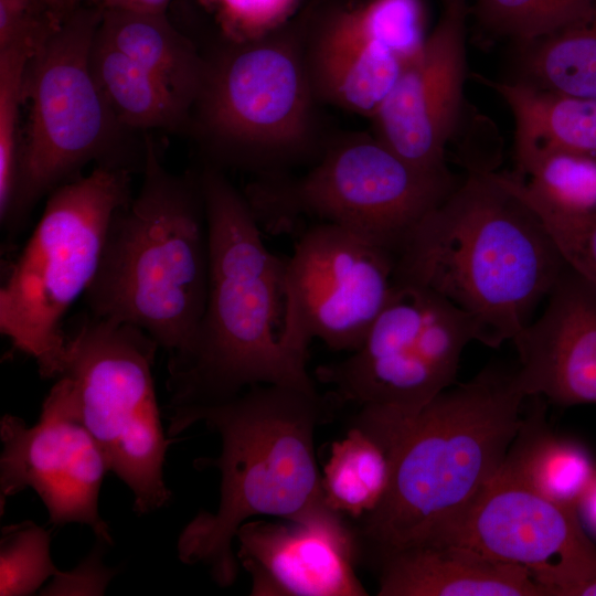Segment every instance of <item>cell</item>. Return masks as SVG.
<instances>
[{
  "instance_id": "1",
  "label": "cell",
  "mask_w": 596,
  "mask_h": 596,
  "mask_svg": "<svg viewBox=\"0 0 596 596\" xmlns=\"http://www.w3.org/2000/svg\"><path fill=\"white\" fill-rule=\"evenodd\" d=\"M210 234L204 311L187 350L168 358V409L228 400L274 384L318 392L285 340L286 259L272 253L244 194L222 169L200 171Z\"/></svg>"
},
{
  "instance_id": "2",
  "label": "cell",
  "mask_w": 596,
  "mask_h": 596,
  "mask_svg": "<svg viewBox=\"0 0 596 596\" xmlns=\"http://www.w3.org/2000/svg\"><path fill=\"white\" fill-rule=\"evenodd\" d=\"M328 415L319 392L274 384L254 385L209 405L169 409V436L203 422L221 438L217 457L194 461L198 469L220 471L219 505L183 528L179 560L203 565L216 585L228 587L240 566L232 543L244 522L257 515L299 519L327 505L315 434Z\"/></svg>"
},
{
  "instance_id": "3",
  "label": "cell",
  "mask_w": 596,
  "mask_h": 596,
  "mask_svg": "<svg viewBox=\"0 0 596 596\" xmlns=\"http://www.w3.org/2000/svg\"><path fill=\"white\" fill-rule=\"evenodd\" d=\"M565 266L533 211L494 171L473 168L415 227L394 281L444 296L473 320L477 341L498 348L531 322Z\"/></svg>"
},
{
  "instance_id": "4",
  "label": "cell",
  "mask_w": 596,
  "mask_h": 596,
  "mask_svg": "<svg viewBox=\"0 0 596 596\" xmlns=\"http://www.w3.org/2000/svg\"><path fill=\"white\" fill-rule=\"evenodd\" d=\"M528 398L515 370L489 366L436 396L401 437L382 502L359 520L374 561L433 539L500 470Z\"/></svg>"
},
{
  "instance_id": "5",
  "label": "cell",
  "mask_w": 596,
  "mask_h": 596,
  "mask_svg": "<svg viewBox=\"0 0 596 596\" xmlns=\"http://www.w3.org/2000/svg\"><path fill=\"white\" fill-rule=\"evenodd\" d=\"M142 182L109 224L87 311L149 334L169 358L182 354L201 321L210 234L199 172L175 174L145 141Z\"/></svg>"
},
{
  "instance_id": "6",
  "label": "cell",
  "mask_w": 596,
  "mask_h": 596,
  "mask_svg": "<svg viewBox=\"0 0 596 596\" xmlns=\"http://www.w3.org/2000/svg\"><path fill=\"white\" fill-rule=\"evenodd\" d=\"M127 169L96 166L53 190L0 288V332L43 379L63 374L64 318L93 280L116 211L131 198Z\"/></svg>"
},
{
  "instance_id": "7",
  "label": "cell",
  "mask_w": 596,
  "mask_h": 596,
  "mask_svg": "<svg viewBox=\"0 0 596 596\" xmlns=\"http://www.w3.org/2000/svg\"><path fill=\"white\" fill-rule=\"evenodd\" d=\"M316 100L300 14L265 38L224 42L206 57L190 124L209 152V164L273 175L312 151Z\"/></svg>"
},
{
  "instance_id": "8",
  "label": "cell",
  "mask_w": 596,
  "mask_h": 596,
  "mask_svg": "<svg viewBox=\"0 0 596 596\" xmlns=\"http://www.w3.org/2000/svg\"><path fill=\"white\" fill-rule=\"evenodd\" d=\"M459 181L449 170L411 164L375 135H358L324 149L304 175H266L243 194L268 233L288 232L309 216L349 230L396 260L415 227Z\"/></svg>"
},
{
  "instance_id": "9",
  "label": "cell",
  "mask_w": 596,
  "mask_h": 596,
  "mask_svg": "<svg viewBox=\"0 0 596 596\" xmlns=\"http://www.w3.org/2000/svg\"><path fill=\"white\" fill-rule=\"evenodd\" d=\"M102 13L97 6L78 4L28 64L24 99L30 100V114L14 205L3 231L8 242L43 196L81 177L89 162L140 171L119 147L124 127L92 71Z\"/></svg>"
},
{
  "instance_id": "10",
  "label": "cell",
  "mask_w": 596,
  "mask_h": 596,
  "mask_svg": "<svg viewBox=\"0 0 596 596\" xmlns=\"http://www.w3.org/2000/svg\"><path fill=\"white\" fill-rule=\"evenodd\" d=\"M473 320L435 290L394 281L361 345L316 376L338 400L401 437L418 414L456 381Z\"/></svg>"
},
{
  "instance_id": "11",
  "label": "cell",
  "mask_w": 596,
  "mask_h": 596,
  "mask_svg": "<svg viewBox=\"0 0 596 596\" xmlns=\"http://www.w3.org/2000/svg\"><path fill=\"white\" fill-rule=\"evenodd\" d=\"M67 327L62 375L75 383L82 418L109 470L132 492L134 512H155L171 499L163 466L173 441L162 427L152 376L159 345L137 327L88 311Z\"/></svg>"
},
{
  "instance_id": "12",
  "label": "cell",
  "mask_w": 596,
  "mask_h": 596,
  "mask_svg": "<svg viewBox=\"0 0 596 596\" xmlns=\"http://www.w3.org/2000/svg\"><path fill=\"white\" fill-rule=\"evenodd\" d=\"M395 263L391 253L339 225L306 228L286 259L288 348L305 361L313 339L334 351L358 349L390 298Z\"/></svg>"
},
{
  "instance_id": "13",
  "label": "cell",
  "mask_w": 596,
  "mask_h": 596,
  "mask_svg": "<svg viewBox=\"0 0 596 596\" xmlns=\"http://www.w3.org/2000/svg\"><path fill=\"white\" fill-rule=\"evenodd\" d=\"M424 542L524 566L545 596H596V545L577 509L546 498L503 466L457 519Z\"/></svg>"
},
{
  "instance_id": "14",
  "label": "cell",
  "mask_w": 596,
  "mask_h": 596,
  "mask_svg": "<svg viewBox=\"0 0 596 596\" xmlns=\"http://www.w3.org/2000/svg\"><path fill=\"white\" fill-rule=\"evenodd\" d=\"M421 0H338L304 12V47L318 99L372 118L421 47Z\"/></svg>"
},
{
  "instance_id": "15",
  "label": "cell",
  "mask_w": 596,
  "mask_h": 596,
  "mask_svg": "<svg viewBox=\"0 0 596 596\" xmlns=\"http://www.w3.org/2000/svg\"><path fill=\"white\" fill-rule=\"evenodd\" d=\"M0 438L1 515L9 498L31 488L45 505L52 525H87L97 540L114 544L98 510L109 466L82 418L76 386L70 376L57 377L33 426L4 414Z\"/></svg>"
},
{
  "instance_id": "16",
  "label": "cell",
  "mask_w": 596,
  "mask_h": 596,
  "mask_svg": "<svg viewBox=\"0 0 596 596\" xmlns=\"http://www.w3.org/2000/svg\"><path fill=\"white\" fill-rule=\"evenodd\" d=\"M439 21L404 65L371 118L375 136L411 164L449 170L445 150L456 131L467 75L466 0L444 1Z\"/></svg>"
},
{
  "instance_id": "17",
  "label": "cell",
  "mask_w": 596,
  "mask_h": 596,
  "mask_svg": "<svg viewBox=\"0 0 596 596\" xmlns=\"http://www.w3.org/2000/svg\"><path fill=\"white\" fill-rule=\"evenodd\" d=\"M235 539L253 596L368 595L354 570L355 530L328 505L283 522L248 520Z\"/></svg>"
},
{
  "instance_id": "18",
  "label": "cell",
  "mask_w": 596,
  "mask_h": 596,
  "mask_svg": "<svg viewBox=\"0 0 596 596\" xmlns=\"http://www.w3.org/2000/svg\"><path fill=\"white\" fill-rule=\"evenodd\" d=\"M541 316L512 341L528 397L596 404V287L565 266Z\"/></svg>"
},
{
  "instance_id": "19",
  "label": "cell",
  "mask_w": 596,
  "mask_h": 596,
  "mask_svg": "<svg viewBox=\"0 0 596 596\" xmlns=\"http://www.w3.org/2000/svg\"><path fill=\"white\" fill-rule=\"evenodd\" d=\"M375 562L379 596H545L526 567L455 544L423 542Z\"/></svg>"
},
{
  "instance_id": "20",
  "label": "cell",
  "mask_w": 596,
  "mask_h": 596,
  "mask_svg": "<svg viewBox=\"0 0 596 596\" xmlns=\"http://www.w3.org/2000/svg\"><path fill=\"white\" fill-rule=\"evenodd\" d=\"M477 78L496 91L513 115L517 175L552 152L596 159V97L561 94L517 81Z\"/></svg>"
},
{
  "instance_id": "21",
  "label": "cell",
  "mask_w": 596,
  "mask_h": 596,
  "mask_svg": "<svg viewBox=\"0 0 596 596\" xmlns=\"http://www.w3.org/2000/svg\"><path fill=\"white\" fill-rule=\"evenodd\" d=\"M97 34L143 66L192 111L206 57L167 12L103 9Z\"/></svg>"
},
{
  "instance_id": "22",
  "label": "cell",
  "mask_w": 596,
  "mask_h": 596,
  "mask_svg": "<svg viewBox=\"0 0 596 596\" xmlns=\"http://www.w3.org/2000/svg\"><path fill=\"white\" fill-rule=\"evenodd\" d=\"M532 407L502 466L546 498L577 509L578 501L596 477V465L582 445L555 436L546 426L541 396H531Z\"/></svg>"
},
{
  "instance_id": "23",
  "label": "cell",
  "mask_w": 596,
  "mask_h": 596,
  "mask_svg": "<svg viewBox=\"0 0 596 596\" xmlns=\"http://www.w3.org/2000/svg\"><path fill=\"white\" fill-rule=\"evenodd\" d=\"M91 65L102 93L124 128L177 131L189 127L190 110L143 66L98 34Z\"/></svg>"
},
{
  "instance_id": "24",
  "label": "cell",
  "mask_w": 596,
  "mask_h": 596,
  "mask_svg": "<svg viewBox=\"0 0 596 596\" xmlns=\"http://www.w3.org/2000/svg\"><path fill=\"white\" fill-rule=\"evenodd\" d=\"M391 475V450L354 418L345 436L331 445L321 475L324 501L347 519L361 520L382 502Z\"/></svg>"
},
{
  "instance_id": "25",
  "label": "cell",
  "mask_w": 596,
  "mask_h": 596,
  "mask_svg": "<svg viewBox=\"0 0 596 596\" xmlns=\"http://www.w3.org/2000/svg\"><path fill=\"white\" fill-rule=\"evenodd\" d=\"M518 45L513 81L561 94L596 97V6L583 20Z\"/></svg>"
},
{
  "instance_id": "26",
  "label": "cell",
  "mask_w": 596,
  "mask_h": 596,
  "mask_svg": "<svg viewBox=\"0 0 596 596\" xmlns=\"http://www.w3.org/2000/svg\"><path fill=\"white\" fill-rule=\"evenodd\" d=\"M595 6L596 0H478L470 12L487 34L523 44L583 20Z\"/></svg>"
},
{
  "instance_id": "27",
  "label": "cell",
  "mask_w": 596,
  "mask_h": 596,
  "mask_svg": "<svg viewBox=\"0 0 596 596\" xmlns=\"http://www.w3.org/2000/svg\"><path fill=\"white\" fill-rule=\"evenodd\" d=\"M34 51L25 44L0 49V225L11 217L17 195L21 139L20 107L24 100V79Z\"/></svg>"
},
{
  "instance_id": "28",
  "label": "cell",
  "mask_w": 596,
  "mask_h": 596,
  "mask_svg": "<svg viewBox=\"0 0 596 596\" xmlns=\"http://www.w3.org/2000/svg\"><path fill=\"white\" fill-rule=\"evenodd\" d=\"M518 177L533 196L556 211L585 213L596 210L594 158L552 152L531 163Z\"/></svg>"
},
{
  "instance_id": "29",
  "label": "cell",
  "mask_w": 596,
  "mask_h": 596,
  "mask_svg": "<svg viewBox=\"0 0 596 596\" xmlns=\"http://www.w3.org/2000/svg\"><path fill=\"white\" fill-rule=\"evenodd\" d=\"M494 175L538 216L564 264L596 287V210L556 211L533 196L517 174L494 172Z\"/></svg>"
},
{
  "instance_id": "30",
  "label": "cell",
  "mask_w": 596,
  "mask_h": 596,
  "mask_svg": "<svg viewBox=\"0 0 596 596\" xmlns=\"http://www.w3.org/2000/svg\"><path fill=\"white\" fill-rule=\"evenodd\" d=\"M51 533L32 521L2 528L0 595H34L45 581L58 576L50 553Z\"/></svg>"
},
{
  "instance_id": "31",
  "label": "cell",
  "mask_w": 596,
  "mask_h": 596,
  "mask_svg": "<svg viewBox=\"0 0 596 596\" xmlns=\"http://www.w3.org/2000/svg\"><path fill=\"white\" fill-rule=\"evenodd\" d=\"M304 0H188L213 23L223 42L265 38L296 18Z\"/></svg>"
},
{
  "instance_id": "32",
  "label": "cell",
  "mask_w": 596,
  "mask_h": 596,
  "mask_svg": "<svg viewBox=\"0 0 596 596\" xmlns=\"http://www.w3.org/2000/svg\"><path fill=\"white\" fill-rule=\"evenodd\" d=\"M98 546L83 563L70 572H62L42 592L44 595H100L104 594L114 571L102 564L100 551L106 543L97 540Z\"/></svg>"
},
{
  "instance_id": "33",
  "label": "cell",
  "mask_w": 596,
  "mask_h": 596,
  "mask_svg": "<svg viewBox=\"0 0 596 596\" xmlns=\"http://www.w3.org/2000/svg\"><path fill=\"white\" fill-rule=\"evenodd\" d=\"M84 2L100 9L167 12L173 0H84Z\"/></svg>"
},
{
  "instance_id": "34",
  "label": "cell",
  "mask_w": 596,
  "mask_h": 596,
  "mask_svg": "<svg viewBox=\"0 0 596 596\" xmlns=\"http://www.w3.org/2000/svg\"><path fill=\"white\" fill-rule=\"evenodd\" d=\"M577 513L585 525L596 534V477L578 501Z\"/></svg>"
},
{
  "instance_id": "35",
  "label": "cell",
  "mask_w": 596,
  "mask_h": 596,
  "mask_svg": "<svg viewBox=\"0 0 596 596\" xmlns=\"http://www.w3.org/2000/svg\"><path fill=\"white\" fill-rule=\"evenodd\" d=\"M43 4H46L49 7L63 10V11H71L73 9H70L67 4L64 2V0H36Z\"/></svg>"
},
{
  "instance_id": "36",
  "label": "cell",
  "mask_w": 596,
  "mask_h": 596,
  "mask_svg": "<svg viewBox=\"0 0 596 596\" xmlns=\"http://www.w3.org/2000/svg\"><path fill=\"white\" fill-rule=\"evenodd\" d=\"M70 9L76 8L78 4L84 3V0H64Z\"/></svg>"
},
{
  "instance_id": "37",
  "label": "cell",
  "mask_w": 596,
  "mask_h": 596,
  "mask_svg": "<svg viewBox=\"0 0 596 596\" xmlns=\"http://www.w3.org/2000/svg\"><path fill=\"white\" fill-rule=\"evenodd\" d=\"M444 1H448V0H444Z\"/></svg>"
}]
</instances>
